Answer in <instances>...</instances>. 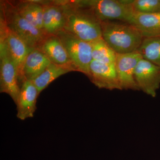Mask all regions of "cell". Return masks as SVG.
Returning a JSON list of instances; mask_svg holds the SVG:
<instances>
[{"instance_id":"5b68a950","label":"cell","mask_w":160,"mask_h":160,"mask_svg":"<svg viewBox=\"0 0 160 160\" xmlns=\"http://www.w3.org/2000/svg\"><path fill=\"white\" fill-rule=\"evenodd\" d=\"M56 35L66 49L75 71L80 72L87 76L92 60L90 43L83 41L64 30Z\"/></svg>"},{"instance_id":"8992f818","label":"cell","mask_w":160,"mask_h":160,"mask_svg":"<svg viewBox=\"0 0 160 160\" xmlns=\"http://www.w3.org/2000/svg\"><path fill=\"white\" fill-rule=\"evenodd\" d=\"M21 87L17 68L5 42L0 39V92L9 95L16 104Z\"/></svg>"},{"instance_id":"30bf717a","label":"cell","mask_w":160,"mask_h":160,"mask_svg":"<svg viewBox=\"0 0 160 160\" xmlns=\"http://www.w3.org/2000/svg\"><path fill=\"white\" fill-rule=\"evenodd\" d=\"M87 77L100 89L122 90L115 64H105L92 60Z\"/></svg>"},{"instance_id":"d6986e66","label":"cell","mask_w":160,"mask_h":160,"mask_svg":"<svg viewBox=\"0 0 160 160\" xmlns=\"http://www.w3.org/2000/svg\"><path fill=\"white\" fill-rule=\"evenodd\" d=\"M13 5L21 16L39 29L32 8L31 1L20 2L17 4Z\"/></svg>"},{"instance_id":"7a4b0ae2","label":"cell","mask_w":160,"mask_h":160,"mask_svg":"<svg viewBox=\"0 0 160 160\" xmlns=\"http://www.w3.org/2000/svg\"><path fill=\"white\" fill-rule=\"evenodd\" d=\"M102 38L116 54L138 51L144 38L131 24L121 21L102 22Z\"/></svg>"},{"instance_id":"6da1fadb","label":"cell","mask_w":160,"mask_h":160,"mask_svg":"<svg viewBox=\"0 0 160 160\" xmlns=\"http://www.w3.org/2000/svg\"><path fill=\"white\" fill-rule=\"evenodd\" d=\"M65 16L63 30L83 41L91 43L102 38V22L78 1L60 2Z\"/></svg>"},{"instance_id":"9a60e30c","label":"cell","mask_w":160,"mask_h":160,"mask_svg":"<svg viewBox=\"0 0 160 160\" xmlns=\"http://www.w3.org/2000/svg\"><path fill=\"white\" fill-rule=\"evenodd\" d=\"M72 71V69L68 67L58 66L52 63L40 75L31 81L40 94V92L58 78Z\"/></svg>"},{"instance_id":"3957f363","label":"cell","mask_w":160,"mask_h":160,"mask_svg":"<svg viewBox=\"0 0 160 160\" xmlns=\"http://www.w3.org/2000/svg\"><path fill=\"white\" fill-rule=\"evenodd\" d=\"M1 19L29 47L37 48L47 35L21 16L10 2H1Z\"/></svg>"},{"instance_id":"7c38bea8","label":"cell","mask_w":160,"mask_h":160,"mask_svg":"<svg viewBox=\"0 0 160 160\" xmlns=\"http://www.w3.org/2000/svg\"><path fill=\"white\" fill-rule=\"evenodd\" d=\"M51 62L75 71L66 49L57 35H47L38 47Z\"/></svg>"},{"instance_id":"ffe728a7","label":"cell","mask_w":160,"mask_h":160,"mask_svg":"<svg viewBox=\"0 0 160 160\" xmlns=\"http://www.w3.org/2000/svg\"><path fill=\"white\" fill-rule=\"evenodd\" d=\"M31 3L32 8L38 23V27L40 30L43 31V16L44 9L42 4L39 2H35L34 1H31Z\"/></svg>"},{"instance_id":"ba28073f","label":"cell","mask_w":160,"mask_h":160,"mask_svg":"<svg viewBox=\"0 0 160 160\" xmlns=\"http://www.w3.org/2000/svg\"><path fill=\"white\" fill-rule=\"evenodd\" d=\"M134 74L139 90L155 97L160 87V66L142 58L137 65Z\"/></svg>"},{"instance_id":"e0dca14e","label":"cell","mask_w":160,"mask_h":160,"mask_svg":"<svg viewBox=\"0 0 160 160\" xmlns=\"http://www.w3.org/2000/svg\"><path fill=\"white\" fill-rule=\"evenodd\" d=\"M92 60L105 64H115L116 53L102 38L90 43Z\"/></svg>"},{"instance_id":"277c9868","label":"cell","mask_w":160,"mask_h":160,"mask_svg":"<svg viewBox=\"0 0 160 160\" xmlns=\"http://www.w3.org/2000/svg\"><path fill=\"white\" fill-rule=\"evenodd\" d=\"M82 6L91 9L101 21H121L129 23L134 14L132 0L78 1Z\"/></svg>"},{"instance_id":"8fae6325","label":"cell","mask_w":160,"mask_h":160,"mask_svg":"<svg viewBox=\"0 0 160 160\" xmlns=\"http://www.w3.org/2000/svg\"><path fill=\"white\" fill-rule=\"evenodd\" d=\"M38 92L31 81L26 80L22 84L17 106L18 118L21 120L33 117L36 110Z\"/></svg>"},{"instance_id":"52a82bcc","label":"cell","mask_w":160,"mask_h":160,"mask_svg":"<svg viewBox=\"0 0 160 160\" xmlns=\"http://www.w3.org/2000/svg\"><path fill=\"white\" fill-rule=\"evenodd\" d=\"M1 23V38L5 42L9 54L17 68L20 85L24 82L22 70L23 65L29 52L35 48L29 47L22 40L12 32L5 25L2 19Z\"/></svg>"},{"instance_id":"5bb4252c","label":"cell","mask_w":160,"mask_h":160,"mask_svg":"<svg viewBox=\"0 0 160 160\" xmlns=\"http://www.w3.org/2000/svg\"><path fill=\"white\" fill-rule=\"evenodd\" d=\"M129 23L140 32L143 38L160 37V13L135 12Z\"/></svg>"},{"instance_id":"9c48e42d","label":"cell","mask_w":160,"mask_h":160,"mask_svg":"<svg viewBox=\"0 0 160 160\" xmlns=\"http://www.w3.org/2000/svg\"><path fill=\"white\" fill-rule=\"evenodd\" d=\"M142 58L138 51L116 54L115 67L122 90H139L135 80L134 73L138 63Z\"/></svg>"},{"instance_id":"4fadbf2b","label":"cell","mask_w":160,"mask_h":160,"mask_svg":"<svg viewBox=\"0 0 160 160\" xmlns=\"http://www.w3.org/2000/svg\"><path fill=\"white\" fill-rule=\"evenodd\" d=\"M51 63L48 57L38 48H35L29 52L24 62L22 70L24 82L34 79Z\"/></svg>"},{"instance_id":"2e32d148","label":"cell","mask_w":160,"mask_h":160,"mask_svg":"<svg viewBox=\"0 0 160 160\" xmlns=\"http://www.w3.org/2000/svg\"><path fill=\"white\" fill-rule=\"evenodd\" d=\"M137 51L144 59L160 66V37L144 38Z\"/></svg>"},{"instance_id":"ac0fdd59","label":"cell","mask_w":160,"mask_h":160,"mask_svg":"<svg viewBox=\"0 0 160 160\" xmlns=\"http://www.w3.org/2000/svg\"><path fill=\"white\" fill-rule=\"evenodd\" d=\"M132 5L135 12L160 13V0H132Z\"/></svg>"}]
</instances>
